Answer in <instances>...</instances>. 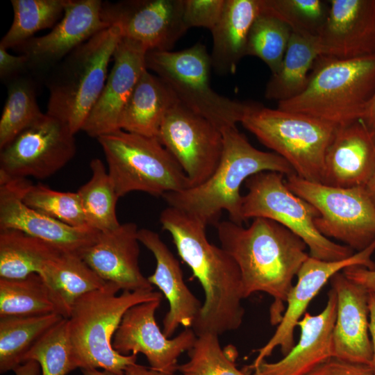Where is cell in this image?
<instances>
[{
    "mask_svg": "<svg viewBox=\"0 0 375 375\" xmlns=\"http://www.w3.org/2000/svg\"><path fill=\"white\" fill-rule=\"evenodd\" d=\"M221 247L240 271L244 299L257 292L273 298L270 322L278 324L285 310L292 281L309 258L304 241L278 222L254 218L247 228L231 220L217 222Z\"/></svg>",
    "mask_w": 375,
    "mask_h": 375,
    "instance_id": "obj_1",
    "label": "cell"
},
{
    "mask_svg": "<svg viewBox=\"0 0 375 375\" xmlns=\"http://www.w3.org/2000/svg\"><path fill=\"white\" fill-rule=\"evenodd\" d=\"M13 372L15 375H40V366L34 360H28L17 367Z\"/></svg>",
    "mask_w": 375,
    "mask_h": 375,
    "instance_id": "obj_47",
    "label": "cell"
},
{
    "mask_svg": "<svg viewBox=\"0 0 375 375\" xmlns=\"http://www.w3.org/2000/svg\"><path fill=\"white\" fill-rule=\"evenodd\" d=\"M83 375H124V374H118L108 370L100 371L94 368H84L81 369Z\"/></svg>",
    "mask_w": 375,
    "mask_h": 375,
    "instance_id": "obj_49",
    "label": "cell"
},
{
    "mask_svg": "<svg viewBox=\"0 0 375 375\" xmlns=\"http://www.w3.org/2000/svg\"><path fill=\"white\" fill-rule=\"evenodd\" d=\"M123 38L111 25L78 46L51 70L47 114L66 123L76 134L82 131L106 83L108 67Z\"/></svg>",
    "mask_w": 375,
    "mask_h": 375,
    "instance_id": "obj_6",
    "label": "cell"
},
{
    "mask_svg": "<svg viewBox=\"0 0 375 375\" xmlns=\"http://www.w3.org/2000/svg\"><path fill=\"white\" fill-rule=\"evenodd\" d=\"M51 313L66 318L62 307L40 274L18 279L0 278V317Z\"/></svg>",
    "mask_w": 375,
    "mask_h": 375,
    "instance_id": "obj_31",
    "label": "cell"
},
{
    "mask_svg": "<svg viewBox=\"0 0 375 375\" xmlns=\"http://www.w3.org/2000/svg\"><path fill=\"white\" fill-rule=\"evenodd\" d=\"M319 34L321 56L352 59L375 53V0H330Z\"/></svg>",
    "mask_w": 375,
    "mask_h": 375,
    "instance_id": "obj_20",
    "label": "cell"
},
{
    "mask_svg": "<svg viewBox=\"0 0 375 375\" xmlns=\"http://www.w3.org/2000/svg\"><path fill=\"white\" fill-rule=\"evenodd\" d=\"M342 272L349 279L362 285L369 292H375V270L353 265L346 267Z\"/></svg>",
    "mask_w": 375,
    "mask_h": 375,
    "instance_id": "obj_44",
    "label": "cell"
},
{
    "mask_svg": "<svg viewBox=\"0 0 375 375\" xmlns=\"http://www.w3.org/2000/svg\"><path fill=\"white\" fill-rule=\"evenodd\" d=\"M39 363L42 375H67L77 369L68 333L67 318L62 319L28 350L23 362Z\"/></svg>",
    "mask_w": 375,
    "mask_h": 375,
    "instance_id": "obj_37",
    "label": "cell"
},
{
    "mask_svg": "<svg viewBox=\"0 0 375 375\" xmlns=\"http://www.w3.org/2000/svg\"><path fill=\"white\" fill-rule=\"evenodd\" d=\"M375 92V53L352 59L319 56L306 89L278 108L338 127L362 119Z\"/></svg>",
    "mask_w": 375,
    "mask_h": 375,
    "instance_id": "obj_5",
    "label": "cell"
},
{
    "mask_svg": "<svg viewBox=\"0 0 375 375\" xmlns=\"http://www.w3.org/2000/svg\"><path fill=\"white\" fill-rule=\"evenodd\" d=\"M157 138L179 164L190 188L206 181L221 160L222 131L179 101L167 112Z\"/></svg>",
    "mask_w": 375,
    "mask_h": 375,
    "instance_id": "obj_13",
    "label": "cell"
},
{
    "mask_svg": "<svg viewBox=\"0 0 375 375\" xmlns=\"http://www.w3.org/2000/svg\"><path fill=\"white\" fill-rule=\"evenodd\" d=\"M337 313V295L331 288L324 308L317 315L306 312L298 322L299 342L275 362H261L252 375H306L333 357V332Z\"/></svg>",
    "mask_w": 375,
    "mask_h": 375,
    "instance_id": "obj_23",
    "label": "cell"
},
{
    "mask_svg": "<svg viewBox=\"0 0 375 375\" xmlns=\"http://www.w3.org/2000/svg\"><path fill=\"white\" fill-rule=\"evenodd\" d=\"M226 0H184L183 22L188 30L203 27L210 31L219 22Z\"/></svg>",
    "mask_w": 375,
    "mask_h": 375,
    "instance_id": "obj_41",
    "label": "cell"
},
{
    "mask_svg": "<svg viewBox=\"0 0 375 375\" xmlns=\"http://www.w3.org/2000/svg\"><path fill=\"white\" fill-rule=\"evenodd\" d=\"M74 135L66 123L43 114L1 149L0 181L53 175L76 155Z\"/></svg>",
    "mask_w": 375,
    "mask_h": 375,
    "instance_id": "obj_12",
    "label": "cell"
},
{
    "mask_svg": "<svg viewBox=\"0 0 375 375\" xmlns=\"http://www.w3.org/2000/svg\"><path fill=\"white\" fill-rule=\"evenodd\" d=\"M361 120L370 132L372 133L375 132V92L369 102Z\"/></svg>",
    "mask_w": 375,
    "mask_h": 375,
    "instance_id": "obj_46",
    "label": "cell"
},
{
    "mask_svg": "<svg viewBox=\"0 0 375 375\" xmlns=\"http://www.w3.org/2000/svg\"><path fill=\"white\" fill-rule=\"evenodd\" d=\"M138 239L154 256L156 269L147 277L158 287L169 302V310L162 320V333L170 338L180 325L191 328L202 304L185 284L178 260L160 235L147 228L138 231Z\"/></svg>",
    "mask_w": 375,
    "mask_h": 375,
    "instance_id": "obj_25",
    "label": "cell"
},
{
    "mask_svg": "<svg viewBox=\"0 0 375 375\" xmlns=\"http://www.w3.org/2000/svg\"><path fill=\"white\" fill-rule=\"evenodd\" d=\"M64 318L56 313L0 317V373L22 364L33 344Z\"/></svg>",
    "mask_w": 375,
    "mask_h": 375,
    "instance_id": "obj_32",
    "label": "cell"
},
{
    "mask_svg": "<svg viewBox=\"0 0 375 375\" xmlns=\"http://www.w3.org/2000/svg\"><path fill=\"white\" fill-rule=\"evenodd\" d=\"M241 124L284 158L297 176L322 182L326 151L338 126L307 115L254 103Z\"/></svg>",
    "mask_w": 375,
    "mask_h": 375,
    "instance_id": "obj_8",
    "label": "cell"
},
{
    "mask_svg": "<svg viewBox=\"0 0 375 375\" xmlns=\"http://www.w3.org/2000/svg\"><path fill=\"white\" fill-rule=\"evenodd\" d=\"M64 252L15 229H0V278L18 279L40 274L44 265Z\"/></svg>",
    "mask_w": 375,
    "mask_h": 375,
    "instance_id": "obj_30",
    "label": "cell"
},
{
    "mask_svg": "<svg viewBox=\"0 0 375 375\" xmlns=\"http://www.w3.org/2000/svg\"><path fill=\"white\" fill-rule=\"evenodd\" d=\"M138 231L135 223L128 222L100 232L80 256L102 279L117 284L123 291L153 290L139 267Z\"/></svg>",
    "mask_w": 375,
    "mask_h": 375,
    "instance_id": "obj_22",
    "label": "cell"
},
{
    "mask_svg": "<svg viewBox=\"0 0 375 375\" xmlns=\"http://www.w3.org/2000/svg\"><path fill=\"white\" fill-rule=\"evenodd\" d=\"M124 375H174L162 373L158 371L153 370L151 368H147L143 365L137 363L128 366L125 371Z\"/></svg>",
    "mask_w": 375,
    "mask_h": 375,
    "instance_id": "obj_48",
    "label": "cell"
},
{
    "mask_svg": "<svg viewBox=\"0 0 375 375\" xmlns=\"http://www.w3.org/2000/svg\"><path fill=\"white\" fill-rule=\"evenodd\" d=\"M373 138H374V142H375V132L373 133Z\"/></svg>",
    "mask_w": 375,
    "mask_h": 375,
    "instance_id": "obj_51",
    "label": "cell"
},
{
    "mask_svg": "<svg viewBox=\"0 0 375 375\" xmlns=\"http://www.w3.org/2000/svg\"><path fill=\"white\" fill-rule=\"evenodd\" d=\"M284 176L262 172L246 180L247 192L242 197L241 210L244 222L263 217L278 222L301 238L310 256L318 260L339 261L354 254L350 247L335 243L318 231L315 225L318 210L289 189Z\"/></svg>",
    "mask_w": 375,
    "mask_h": 375,
    "instance_id": "obj_10",
    "label": "cell"
},
{
    "mask_svg": "<svg viewBox=\"0 0 375 375\" xmlns=\"http://www.w3.org/2000/svg\"><path fill=\"white\" fill-rule=\"evenodd\" d=\"M366 190L375 205V174L365 185Z\"/></svg>",
    "mask_w": 375,
    "mask_h": 375,
    "instance_id": "obj_50",
    "label": "cell"
},
{
    "mask_svg": "<svg viewBox=\"0 0 375 375\" xmlns=\"http://www.w3.org/2000/svg\"><path fill=\"white\" fill-rule=\"evenodd\" d=\"M184 0L103 1L101 18L117 24L123 38L142 44L147 51H171L186 33Z\"/></svg>",
    "mask_w": 375,
    "mask_h": 375,
    "instance_id": "obj_14",
    "label": "cell"
},
{
    "mask_svg": "<svg viewBox=\"0 0 375 375\" xmlns=\"http://www.w3.org/2000/svg\"><path fill=\"white\" fill-rule=\"evenodd\" d=\"M31 185L24 178L0 182V229L18 230L78 255L97 240L100 231L88 225L71 226L26 206L23 197Z\"/></svg>",
    "mask_w": 375,
    "mask_h": 375,
    "instance_id": "obj_17",
    "label": "cell"
},
{
    "mask_svg": "<svg viewBox=\"0 0 375 375\" xmlns=\"http://www.w3.org/2000/svg\"><path fill=\"white\" fill-rule=\"evenodd\" d=\"M374 251L375 242L367 249L342 260L325 261L309 256L300 268L297 275V281L288 295L287 307L276 331L263 347L256 351L258 355L247 369L251 371L271 356L277 347L285 356L295 344L294 333L298 322L320 290L333 275L346 267L359 265L375 270V262L372 259Z\"/></svg>",
    "mask_w": 375,
    "mask_h": 375,
    "instance_id": "obj_16",
    "label": "cell"
},
{
    "mask_svg": "<svg viewBox=\"0 0 375 375\" xmlns=\"http://www.w3.org/2000/svg\"><path fill=\"white\" fill-rule=\"evenodd\" d=\"M285 183L318 210L315 225L326 238L335 239L356 252L375 242V205L365 186L332 187L296 174L287 176Z\"/></svg>",
    "mask_w": 375,
    "mask_h": 375,
    "instance_id": "obj_11",
    "label": "cell"
},
{
    "mask_svg": "<svg viewBox=\"0 0 375 375\" xmlns=\"http://www.w3.org/2000/svg\"><path fill=\"white\" fill-rule=\"evenodd\" d=\"M368 305L369 310V331L373 351L369 367L375 374V292H369Z\"/></svg>",
    "mask_w": 375,
    "mask_h": 375,
    "instance_id": "obj_45",
    "label": "cell"
},
{
    "mask_svg": "<svg viewBox=\"0 0 375 375\" xmlns=\"http://www.w3.org/2000/svg\"><path fill=\"white\" fill-rule=\"evenodd\" d=\"M161 301H146L128 309L112 338V346L124 356L142 353L149 368L174 374L177 371L178 358L192 348L197 335L191 328H185L175 338H167L155 319Z\"/></svg>",
    "mask_w": 375,
    "mask_h": 375,
    "instance_id": "obj_15",
    "label": "cell"
},
{
    "mask_svg": "<svg viewBox=\"0 0 375 375\" xmlns=\"http://www.w3.org/2000/svg\"><path fill=\"white\" fill-rule=\"evenodd\" d=\"M159 220L204 291V302L191 328L197 336L207 333L219 335L239 328L244 315V297L235 260L208 240L206 226L193 216L168 206Z\"/></svg>",
    "mask_w": 375,
    "mask_h": 375,
    "instance_id": "obj_2",
    "label": "cell"
},
{
    "mask_svg": "<svg viewBox=\"0 0 375 375\" xmlns=\"http://www.w3.org/2000/svg\"><path fill=\"white\" fill-rule=\"evenodd\" d=\"M68 318L76 301L105 285L102 279L80 255L61 252L48 261L40 274Z\"/></svg>",
    "mask_w": 375,
    "mask_h": 375,
    "instance_id": "obj_29",
    "label": "cell"
},
{
    "mask_svg": "<svg viewBox=\"0 0 375 375\" xmlns=\"http://www.w3.org/2000/svg\"><path fill=\"white\" fill-rule=\"evenodd\" d=\"M337 295L333 332V357L369 366L373 351L369 338V291L341 272L330 279Z\"/></svg>",
    "mask_w": 375,
    "mask_h": 375,
    "instance_id": "obj_21",
    "label": "cell"
},
{
    "mask_svg": "<svg viewBox=\"0 0 375 375\" xmlns=\"http://www.w3.org/2000/svg\"><path fill=\"white\" fill-rule=\"evenodd\" d=\"M97 139L119 198L134 191L162 197L190 188L179 164L156 137L119 129Z\"/></svg>",
    "mask_w": 375,
    "mask_h": 375,
    "instance_id": "obj_7",
    "label": "cell"
},
{
    "mask_svg": "<svg viewBox=\"0 0 375 375\" xmlns=\"http://www.w3.org/2000/svg\"><path fill=\"white\" fill-rule=\"evenodd\" d=\"M23 201L31 208L69 226L87 225L77 192H60L43 184H31Z\"/></svg>",
    "mask_w": 375,
    "mask_h": 375,
    "instance_id": "obj_39",
    "label": "cell"
},
{
    "mask_svg": "<svg viewBox=\"0 0 375 375\" xmlns=\"http://www.w3.org/2000/svg\"><path fill=\"white\" fill-rule=\"evenodd\" d=\"M262 7L286 23L292 32L319 35L328 12L321 0H262Z\"/></svg>",
    "mask_w": 375,
    "mask_h": 375,
    "instance_id": "obj_40",
    "label": "cell"
},
{
    "mask_svg": "<svg viewBox=\"0 0 375 375\" xmlns=\"http://www.w3.org/2000/svg\"><path fill=\"white\" fill-rule=\"evenodd\" d=\"M262 10V0H226L222 16L210 31L212 68L219 75L235 72L245 56L250 28Z\"/></svg>",
    "mask_w": 375,
    "mask_h": 375,
    "instance_id": "obj_26",
    "label": "cell"
},
{
    "mask_svg": "<svg viewBox=\"0 0 375 375\" xmlns=\"http://www.w3.org/2000/svg\"><path fill=\"white\" fill-rule=\"evenodd\" d=\"M219 335L203 333L188 351L189 360L178 365L177 371L183 375H247L239 370L235 364L236 352L231 356L223 350Z\"/></svg>",
    "mask_w": 375,
    "mask_h": 375,
    "instance_id": "obj_38",
    "label": "cell"
},
{
    "mask_svg": "<svg viewBox=\"0 0 375 375\" xmlns=\"http://www.w3.org/2000/svg\"><path fill=\"white\" fill-rule=\"evenodd\" d=\"M291 34L286 23L262 7L250 28L246 54L262 60L274 74L281 66Z\"/></svg>",
    "mask_w": 375,
    "mask_h": 375,
    "instance_id": "obj_36",
    "label": "cell"
},
{
    "mask_svg": "<svg viewBox=\"0 0 375 375\" xmlns=\"http://www.w3.org/2000/svg\"><path fill=\"white\" fill-rule=\"evenodd\" d=\"M223 151L212 175L203 183L162 197L169 206L179 209L207 226L215 223L222 211L229 220L242 225L240 188L250 176L262 172L285 176L295 174L292 167L274 152L257 149L236 126L222 129Z\"/></svg>",
    "mask_w": 375,
    "mask_h": 375,
    "instance_id": "obj_3",
    "label": "cell"
},
{
    "mask_svg": "<svg viewBox=\"0 0 375 375\" xmlns=\"http://www.w3.org/2000/svg\"><path fill=\"white\" fill-rule=\"evenodd\" d=\"M320 56L318 35L292 31L281 66L266 85L265 98L278 103L300 94L306 89L312 66Z\"/></svg>",
    "mask_w": 375,
    "mask_h": 375,
    "instance_id": "obj_28",
    "label": "cell"
},
{
    "mask_svg": "<svg viewBox=\"0 0 375 375\" xmlns=\"http://www.w3.org/2000/svg\"><path fill=\"white\" fill-rule=\"evenodd\" d=\"M374 174L373 133L361 119L338 127L326 151L322 183L343 188L363 187Z\"/></svg>",
    "mask_w": 375,
    "mask_h": 375,
    "instance_id": "obj_24",
    "label": "cell"
},
{
    "mask_svg": "<svg viewBox=\"0 0 375 375\" xmlns=\"http://www.w3.org/2000/svg\"><path fill=\"white\" fill-rule=\"evenodd\" d=\"M28 69V60L25 55H12L0 46V77L8 82ZM20 76V75H19Z\"/></svg>",
    "mask_w": 375,
    "mask_h": 375,
    "instance_id": "obj_43",
    "label": "cell"
},
{
    "mask_svg": "<svg viewBox=\"0 0 375 375\" xmlns=\"http://www.w3.org/2000/svg\"><path fill=\"white\" fill-rule=\"evenodd\" d=\"M90 167V178L77 191L86 224L100 232L115 228L120 225L116 214L119 197L103 162L94 158Z\"/></svg>",
    "mask_w": 375,
    "mask_h": 375,
    "instance_id": "obj_33",
    "label": "cell"
},
{
    "mask_svg": "<svg viewBox=\"0 0 375 375\" xmlns=\"http://www.w3.org/2000/svg\"><path fill=\"white\" fill-rule=\"evenodd\" d=\"M146 67L167 85L179 102L220 131L241 123L253 103L231 99L211 88L210 54L200 42L181 51H147Z\"/></svg>",
    "mask_w": 375,
    "mask_h": 375,
    "instance_id": "obj_9",
    "label": "cell"
},
{
    "mask_svg": "<svg viewBox=\"0 0 375 375\" xmlns=\"http://www.w3.org/2000/svg\"><path fill=\"white\" fill-rule=\"evenodd\" d=\"M114 283L85 294L74 303L68 322V333L77 368L102 369L124 374L136 363L137 355L117 353L112 338L124 315L140 303L162 300V294L153 290L123 291Z\"/></svg>",
    "mask_w": 375,
    "mask_h": 375,
    "instance_id": "obj_4",
    "label": "cell"
},
{
    "mask_svg": "<svg viewBox=\"0 0 375 375\" xmlns=\"http://www.w3.org/2000/svg\"><path fill=\"white\" fill-rule=\"evenodd\" d=\"M102 1L66 0L64 15L47 34L33 37L16 48L28 60V69L51 70L69 53L110 26L101 18Z\"/></svg>",
    "mask_w": 375,
    "mask_h": 375,
    "instance_id": "obj_18",
    "label": "cell"
},
{
    "mask_svg": "<svg viewBox=\"0 0 375 375\" xmlns=\"http://www.w3.org/2000/svg\"><path fill=\"white\" fill-rule=\"evenodd\" d=\"M178 101L167 85L147 69L121 112L119 128L157 138L165 116Z\"/></svg>",
    "mask_w": 375,
    "mask_h": 375,
    "instance_id": "obj_27",
    "label": "cell"
},
{
    "mask_svg": "<svg viewBox=\"0 0 375 375\" xmlns=\"http://www.w3.org/2000/svg\"><path fill=\"white\" fill-rule=\"evenodd\" d=\"M12 24L0 42L15 48L40 30L53 27L64 13L66 0H11Z\"/></svg>",
    "mask_w": 375,
    "mask_h": 375,
    "instance_id": "obj_35",
    "label": "cell"
},
{
    "mask_svg": "<svg viewBox=\"0 0 375 375\" xmlns=\"http://www.w3.org/2000/svg\"><path fill=\"white\" fill-rule=\"evenodd\" d=\"M147 53L140 43L125 38L121 40L113 53L114 65L82 128L89 136L98 138L119 130L121 112L147 69Z\"/></svg>",
    "mask_w": 375,
    "mask_h": 375,
    "instance_id": "obj_19",
    "label": "cell"
},
{
    "mask_svg": "<svg viewBox=\"0 0 375 375\" xmlns=\"http://www.w3.org/2000/svg\"><path fill=\"white\" fill-rule=\"evenodd\" d=\"M43 114L37 101L35 84L30 78L19 76L9 81L0 119V149Z\"/></svg>",
    "mask_w": 375,
    "mask_h": 375,
    "instance_id": "obj_34",
    "label": "cell"
},
{
    "mask_svg": "<svg viewBox=\"0 0 375 375\" xmlns=\"http://www.w3.org/2000/svg\"><path fill=\"white\" fill-rule=\"evenodd\" d=\"M306 375H375L369 366L332 357Z\"/></svg>",
    "mask_w": 375,
    "mask_h": 375,
    "instance_id": "obj_42",
    "label": "cell"
}]
</instances>
